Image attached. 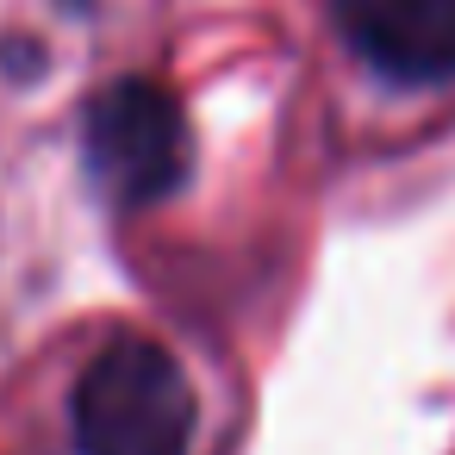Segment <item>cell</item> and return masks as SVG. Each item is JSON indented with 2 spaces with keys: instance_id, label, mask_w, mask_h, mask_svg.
Wrapping results in <instances>:
<instances>
[{
  "instance_id": "3",
  "label": "cell",
  "mask_w": 455,
  "mask_h": 455,
  "mask_svg": "<svg viewBox=\"0 0 455 455\" xmlns=\"http://www.w3.org/2000/svg\"><path fill=\"white\" fill-rule=\"evenodd\" d=\"M343 44L399 88L455 82V0H331Z\"/></svg>"
},
{
  "instance_id": "2",
  "label": "cell",
  "mask_w": 455,
  "mask_h": 455,
  "mask_svg": "<svg viewBox=\"0 0 455 455\" xmlns=\"http://www.w3.org/2000/svg\"><path fill=\"white\" fill-rule=\"evenodd\" d=\"M88 169L119 206L169 200L188 175V132L175 100L150 82H113L88 107Z\"/></svg>"
},
{
  "instance_id": "1",
  "label": "cell",
  "mask_w": 455,
  "mask_h": 455,
  "mask_svg": "<svg viewBox=\"0 0 455 455\" xmlns=\"http://www.w3.org/2000/svg\"><path fill=\"white\" fill-rule=\"evenodd\" d=\"M200 405L188 368L156 337H113L88 355L69 393L76 455H188Z\"/></svg>"
}]
</instances>
